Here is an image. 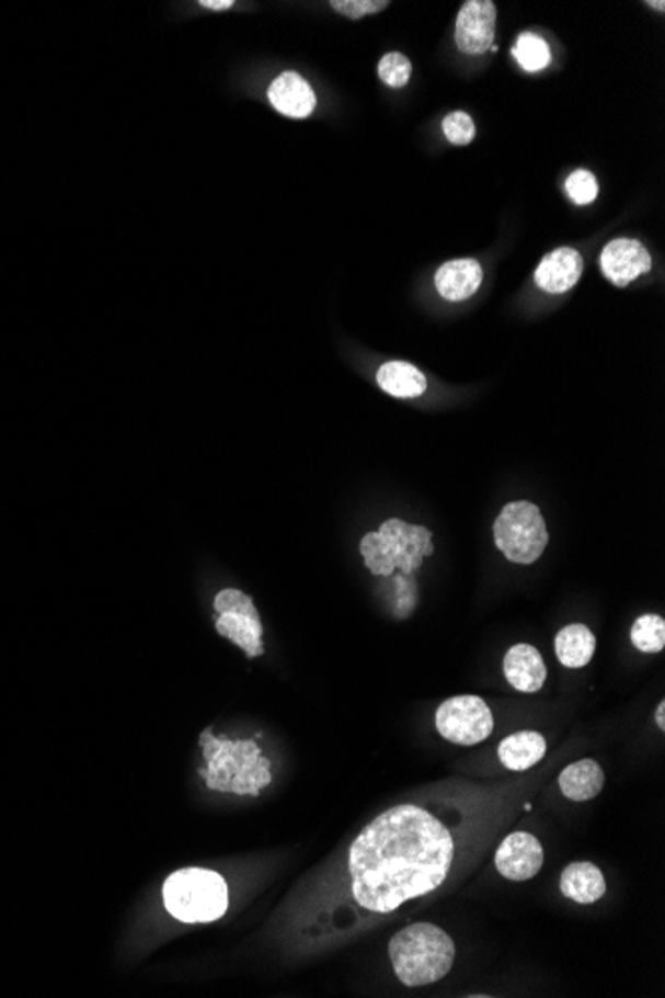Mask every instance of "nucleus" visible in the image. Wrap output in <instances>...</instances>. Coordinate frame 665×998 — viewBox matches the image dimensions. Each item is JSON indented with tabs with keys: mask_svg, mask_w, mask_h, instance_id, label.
<instances>
[{
	"mask_svg": "<svg viewBox=\"0 0 665 998\" xmlns=\"http://www.w3.org/2000/svg\"><path fill=\"white\" fill-rule=\"evenodd\" d=\"M452 859V836L437 817L416 805H397L351 846L353 897L367 911H394L440 887Z\"/></svg>",
	"mask_w": 665,
	"mask_h": 998,
	"instance_id": "1",
	"label": "nucleus"
},
{
	"mask_svg": "<svg viewBox=\"0 0 665 998\" xmlns=\"http://www.w3.org/2000/svg\"><path fill=\"white\" fill-rule=\"evenodd\" d=\"M199 746L204 749V760L208 761V770L199 771V775L208 783V790L260 795L272 783V763L263 758L253 739L214 738L208 727L199 736Z\"/></svg>",
	"mask_w": 665,
	"mask_h": 998,
	"instance_id": "2",
	"label": "nucleus"
},
{
	"mask_svg": "<svg viewBox=\"0 0 665 998\" xmlns=\"http://www.w3.org/2000/svg\"><path fill=\"white\" fill-rule=\"evenodd\" d=\"M394 975L404 987H425L447 977L457 949L443 929L415 922L394 934L389 943Z\"/></svg>",
	"mask_w": 665,
	"mask_h": 998,
	"instance_id": "3",
	"label": "nucleus"
},
{
	"mask_svg": "<svg viewBox=\"0 0 665 998\" xmlns=\"http://www.w3.org/2000/svg\"><path fill=\"white\" fill-rule=\"evenodd\" d=\"M433 553V532L401 519L382 522L379 531L367 532L360 541L365 565L377 576H391L394 568L403 575H413L423 565V558Z\"/></svg>",
	"mask_w": 665,
	"mask_h": 998,
	"instance_id": "4",
	"label": "nucleus"
},
{
	"mask_svg": "<svg viewBox=\"0 0 665 998\" xmlns=\"http://www.w3.org/2000/svg\"><path fill=\"white\" fill-rule=\"evenodd\" d=\"M168 912L182 922H211L228 911V883L209 869H180L164 883Z\"/></svg>",
	"mask_w": 665,
	"mask_h": 998,
	"instance_id": "5",
	"label": "nucleus"
},
{
	"mask_svg": "<svg viewBox=\"0 0 665 998\" xmlns=\"http://www.w3.org/2000/svg\"><path fill=\"white\" fill-rule=\"evenodd\" d=\"M494 543L514 565H535L548 544L540 509L526 500L508 502L494 522Z\"/></svg>",
	"mask_w": 665,
	"mask_h": 998,
	"instance_id": "6",
	"label": "nucleus"
},
{
	"mask_svg": "<svg viewBox=\"0 0 665 998\" xmlns=\"http://www.w3.org/2000/svg\"><path fill=\"white\" fill-rule=\"evenodd\" d=\"M216 630L223 638L240 646L248 658H257L263 654V626L257 608L248 594L241 590L228 588L216 597Z\"/></svg>",
	"mask_w": 665,
	"mask_h": 998,
	"instance_id": "7",
	"label": "nucleus"
},
{
	"mask_svg": "<svg viewBox=\"0 0 665 998\" xmlns=\"http://www.w3.org/2000/svg\"><path fill=\"white\" fill-rule=\"evenodd\" d=\"M437 729L443 738L458 746H477L494 729L491 707L479 695H457L440 704Z\"/></svg>",
	"mask_w": 665,
	"mask_h": 998,
	"instance_id": "8",
	"label": "nucleus"
},
{
	"mask_svg": "<svg viewBox=\"0 0 665 998\" xmlns=\"http://www.w3.org/2000/svg\"><path fill=\"white\" fill-rule=\"evenodd\" d=\"M496 4L491 0H467L457 16L455 41L465 55H484L494 46Z\"/></svg>",
	"mask_w": 665,
	"mask_h": 998,
	"instance_id": "9",
	"label": "nucleus"
},
{
	"mask_svg": "<svg viewBox=\"0 0 665 998\" xmlns=\"http://www.w3.org/2000/svg\"><path fill=\"white\" fill-rule=\"evenodd\" d=\"M494 863L498 873L506 880H532L544 863V849L535 836L516 831L502 841Z\"/></svg>",
	"mask_w": 665,
	"mask_h": 998,
	"instance_id": "10",
	"label": "nucleus"
},
{
	"mask_svg": "<svg viewBox=\"0 0 665 998\" xmlns=\"http://www.w3.org/2000/svg\"><path fill=\"white\" fill-rule=\"evenodd\" d=\"M600 265L614 285L626 287L652 270V256L638 239H614L601 251Z\"/></svg>",
	"mask_w": 665,
	"mask_h": 998,
	"instance_id": "11",
	"label": "nucleus"
},
{
	"mask_svg": "<svg viewBox=\"0 0 665 998\" xmlns=\"http://www.w3.org/2000/svg\"><path fill=\"white\" fill-rule=\"evenodd\" d=\"M584 272V260L574 248H558L538 263L535 282L546 294H566Z\"/></svg>",
	"mask_w": 665,
	"mask_h": 998,
	"instance_id": "12",
	"label": "nucleus"
},
{
	"mask_svg": "<svg viewBox=\"0 0 665 998\" xmlns=\"http://www.w3.org/2000/svg\"><path fill=\"white\" fill-rule=\"evenodd\" d=\"M504 676L518 692H540L546 682V664L540 651L530 644H516L504 656Z\"/></svg>",
	"mask_w": 665,
	"mask_h": 998,
	"instance_id": "13",
	"label": "nucleus"
},
{
	"mask_svg": "<svg viewBox=\"0 0 665 998\" xmlns=\"http://www.w3.org/2000/svg\"><path fill=\"white\" fill-rule=\"evenodd\" d=\"M267 94L273 109L289 118H307L316 110V94L297 72L279 75L273 80Z\"/></svg>",
	"mask_w": 665,
	"mask_h": 998,
	"instance_id": "14",
	"label": "nucleus"
},
{
	"mask_svg": "<svg viewBox=\"0 0 665 998\" xmlns=\"http://www.w3.org/2000/svg\"><path fill=\"white\" fill-rule=\"evenodd\" d=\"M435 285L447 302H465L482 285V265L477 260L447 261L438 268Z\"/></svg>",
	"mask_w": 665,
	"mask_h": 998,
	"instance_id": "15",
	"label": "nucleus"
},
{
	"mask_svg": "<svg viewBox=\"0 0 665 998\" xmlns=\"http://www.w3.org/2000/svg\"><path fill=\"white\" fill-rule=\"evenodd\" d=\"M560 891L567 899L580 905H592L606 895V880L600 869L594 863H572L564 869L560 880Z\"/></svg>",
	"mask_w": 665,
	"mask_h": 998,
	"instance_id": "16",
	"label": "nucleus"
},
{
	"mask_svg": "<svg viewBox=\"0 0 665 998\" xmlns=\"http://www.w3.org/2000/svg\"><path fill=\"white\" fill-rule=\"evenodd\" d=\"M604 771L594 760H580L560 773L558 785L567 799L589 802L604 790Z\"/></svg>",
	"mask_w": 665,
	"mask_h": 998,
	"instance_id": "17",
	"label": "nucleus"
},
{
	"mask_svg": "<svg viewBox=\"0 0 665 998\" xmlns=\"http://www.w3.org/2000/svg\"><path fill=\"white\" fill-rule=\"evenodd\" d=\"M546 756V739L536 732H518L504 738L498 746L502 765L511 771L535 768Z\"/></svg>",
	"mask_w": 665,
	"mask_h": 998,
	"instance_id": "18",
	"label": "nucleus"
},
{
	"mask_svg": "<svg viewBox=\"0 0 665 998\" xmlns=\"http://www.w3.org/2000/svg\"><path fill=\"white\" fill-rule=\"evenodd\" d=\"M382 392L397 399H415L426 392V377L415 365L404 361H389L377 373Z\"/></svg>",
	"mask_w": 665,
	"mask_h": 998,
	"instance_id": "19",
	"label": "nucleus"
},
{
	"mask_svg": "<svg viewBox=\"0 0 665 998\" xmlns=\"http://www.w3.org/2000/svg\"><path fill=\"white\" fill-rule=\"evenodd\" d=\"M596 636L584 624H570L557 636V656L566 668H584L594 658Z\"/></svg>",
	"mask_w": 665,
	"mask_h": 998,
	"instance_id": "20",
	"label": "nucleus"
},
{
	"mask_svg": "<svg viewBox=\"0 0 665 998\" xmlns=\"http://www.w3.org/2000/svg\"><path fill=\"white\" fill-rule=\"evenodd\" d=\"M513 56L526 72L544 70L546 66L550 65V60H552V53H550L548 43H546L544 38H540V36H536L532 33H524L518 36V41L514 44Z\"/></svg>",
	"mask_w": 665,
	"mask_h": 998,
	"instance_id": "21",
	"label": "nucleus"
},
{
	"mask_svg": "<svg viewBox=\"0 0 665 998\" xmlns=\"http://www.w3.org/2000/svg\"><path fill=\"white\" fill-rule=\"evenodd\" d=\"M632 644L644 654H657L665 648V620L657 614H644L633 622Z\"/></svg>",
	"mask_w": 665,
	"mask_h": 998,
	"instance_id": "22",
	"label": "nucleus"
},
{
	"mask_svg": "<svg viewBox=\"0 0 665 998\" xmlns=\"http://www.w3.org/2000/svg\"><path fill=\"white\" fill-rule=\"evenodd\" d=\"M413 75V65L406 56L389 53L379 63V78L387 87L403 88Z\"/></svg>",
	"mask_w": 665,
	"mask_h": 998,
	"instance_id": "23",
	"label": "nucleus"
},
{
	"mask_svg": "<svg viewBox=\"0 0 665 998\" xmlns=\"http://www.w3.org/2000/svg\"><path fill=\"white\" fill-rule=\"evenodd\" d=\"M566 192L570 200L578 206H588L598 197V182L596 175L588 170H576L566 180Z\"/></svg>",
	"mask_w": 665,
	"mask_h": 998,
	"instance_id": "24",
	"label": "nucleus"
},
{
	"mask_svg": "<svg viewBox=\"0 0 665 998\" xmlns=\"http://www.w3.org/2000/svg\"><path fill=\"white\" fill-rule=\"evenodd\" d=\"M443 131L447 140L455 146H467L477 136V126L467 112L448 114L447 118L443 120Z\"/></svg>",
	"mask_w": 665,
	"mask_h": 998,
	"instance_id": "25",
	"label": "nucleus"
},
{
	"mask_svg": "<svg viewBox=\"0 0 665 998\" xmlns=\"http://www.w3.org/2000/svg\"><path fill=\"white\" fill-rule=\"evenodd\" d=\"M331 7L353 21H359L367 14L385 11L389 7V2L387 0H333Z\"/></svg>",
	"mask_w": 665,
	"mask_h": 998,
	"instance_id": "26",
	"label": "nucleus"
},
{
	"mask_svg": "<svg viewBox=\"0 0 665 998\" xmlns=\"http://www.w3.org/2000/svg\"><path fill=\"white\" fill-rule=\"evenodd\" d=\"M199 7L209 9V11H228L233 7V0H202Z\"/></svg>",
	"mask_w": 665,
	"mask_h": 998,
	"instance_id": "27",
	"label": "nucleus"
},
{
	"mask_svg": "<svg viewBox=\"0 0 665 998\" xmlns=\"http://www.w3.org/2000/svg\"><path fill=\"white\" fill-rule=\"evenodd\" d=\"M664 712H665V702H660V705H657V710H655V722H657V726L662 727V729H665Z\"/></svg>",
	"mask_w": 665,
	"mask_h": 998,
	"instance_id": "28",
	"label": "nucleus"
},
{
	"mask_svg": "<svg viewBox=\"0 0 665 998\" xmlns=\"http://www.w3.org/2000/svg\"><path fill=\"white\" fill-rule=\"evenodd\" d=\"M647 4H650V7H652V9H657V11L664 12V9H665L664 2H647Z\"/></svg>",
	"mask_w": 665,
	"mask_h": 998,
	"instance_id": "29",
	"label": "nucleus"
}]
</instances>
